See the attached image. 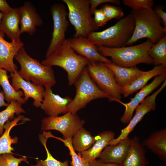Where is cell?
<instances>
[{"label":"cell","mask_w":166,"mask_h":166,"mask_svg":"<svg viewBox=\"0 0 166 166\" xmlns=\"http://www.w3.org/2000/svg\"><path fill=\"white\" fill-rule=\"evenodd\" d=\"M154 44L148 39L142 43L128 47L109 48L97 46L98 52L105 57H111V61L114 64L122 67L131 68L140 63L153 64V61L148 52Z\"/></svg>","instance_id":"obj_3"},{"label":"cell","mask_w":166,"mask_h":166,"mask_svg":"<svg viewBox=\"0 0 166 166\" xmlns=\"http://www.w3.org/2000/svg\"><path fill=\"white\" fill-rule=\"evenodd\" d=\"M90 10L91 14L99 5L107 3H111L117 5H120V2L118 0H89Z\"/></svg>","instance_id":"obj_36"},{"label":"cell","mask_w":166,"mask_h":166,"mask_svg":"<svg viewBox=\"0 0 166 166\" xmlns=\"http://www.w3.org/2000/svg\"><path fill=\"white\" fill-rule=\"evenodd\" d=\"M3 16V14L0 11V25Z\"/></svg>","instance_id":"obj_41"},{"label":"cell","mask_w":166,"mask_h":166,"mask_svg":"<svg viewBox=\"0 0 166 166\" xmlns=\"http://www.w3.org/2000/svg\"><path fill=\"white\" fill-rule=\"evenodd\" d=\"M131 139L128 137L116 144L107 145L101 152L98 160L120 165L127 154Z\"/></svg>","instance_id":"obj_18"},{"label":"cell","mask_w":166,"mask_h":166,"mask_svg":"<svg viewBox=\"0 0 166 166\" xmlns=\"http://www.w3.org/2000/svg\"><path fill=\"white\" fill-rule=\"evenodd\" d=\"M135 26L131 12L115 25L100 32L93 31L87 37L93 44L109 48L124 47L131 38Z\"/></svg>","instance_id":"obj_1"},{"label":"cell","mask_w":166,"mask_h":166,"mask_svg":"<svg viewBox=\"0 0 166 166\" xmlns=\"http://www.w3.org/2000/svg\"><path fill=\"white\" fill-rule=\"evenodd\" d=\"M18 10L21 34L26 33L33 35L36 31L37 26H41L43 24L41 16L33 5L28 1L24 2Z\"/></svg>","instance_id":"obj_15"},{"label":"cell","mask_w":166,"mask_h":166,"mask_svg":"<svg viewBox=\"0 0 166 166\" xmlns=\"http://www.w3.org/2000/svg\"><path fill=\"white\" fill-rule=\"evenodd\" d=\"M68 9V16L74 26L75 33L73 37H87L97 29L91 16L89 0H63Z\"/></svg>","instance_id":"obj_7"},{"label":"cell","mask_w":166,"mask_h":166,"mask_svg":"<svg viewBox=\"0 0 166 166\" xmlns=\"http://www.w3.org/2000/svg\"><path fill=\"white\" fill-rule=\"evenodd\" d=\"M14 58L20 66L18 74L24 80L42 85L45 88H51L56 84L54 72L52 67L44 65L31 57L23 47L19 50Z\"/></svg>","instance_id":"obj_5"},{"label":"cell","mask_w":166,"mask_h":166,"mask_svg":"<svg viewBox=\"0 0 166 166\" xmlns=\"http://www.w3.org/2000/svg\"><path fill=\"white\" fill-rule=\"evenodd\" d=\"M143 146L157 155L160 159H166V129L152 133L144 142Z\"/></svg>","instance_id":"obj_24"},{"label":"cell","mask_w":166,"mask_h":166,"mask_svg":"<svg viewBox=\"0 0 166 166\" xmlns=\"http://www.w3.org/2000/svg\"><path fill=\"white\" fill-rule=\"evenodd\" d=\"M25 113L21 104L14 100H11L6 109L0 112V136L3 134L4 126L6 122L13 119L15 114L19 115Z\"/></svg>","instance_id":"obj_29"},{"label":"cell","mask_w":166,"mask_h":166,"mask_svg":"<svg viewBox=\"0 0 166 166\" xmlns=\"http://www.w3.org/2000/svg\"><path fill=\"white\" fill-rule=\"evenodd\" d=\"M165 80L161 86L151 95L145 98L136 108L135 113L132 117L128 125L121 130L120 134L116 138L111 140L109 145L116 144L128 137L129 134L148 112L155 110L156 108V99L157 95L165 87Z\"/></svg>","instance_id":"obj_11"},{"label":"cell","mask_w":166,"mask_h":166,"mask_svg":"<svg viewBox=\"0 0 166 166\" xmlns=\"http://www.w3.org/2000/svg\"><path fill=\"white\" fill-rule=\"evenodd\" d=\"M49 138H55L62 142L69 151V154L71 157L70 165L71 166H90L89 163L84 160L73 149L72 144V139H63L53 136L51 133L48 135Z\"/></svg>","instance_id":"obj_30"},{"label":"cell","mask_w":166,"mask_h":166,"mask_svg":"<svg viewBox=\"0 0 166 166\" xmlns=\"http://www.w3.org/2000/svg\"><path fill=\"white\" fill-rule=\"evenodd\" d=\"M72 100L68 96L62 97L54 94L51 88H46L40 107L49 117L58 116L69 111L68 105Z\"/></svg>","instance_id":"obj_14"},{"label":"cell","mask_w":166,"mask_h":166,"mask_svg":"<svg viewBox=\"0 0 166 166\" xmlns=\"http://www.w3.org/2000/svg\"><path fill=\"white\" fill-rule=\"evenodd\" d=\"M97 136H93L91 133L83 127L79 129L72 139V144L74 150L78 152L90 148L96 141Z\"/></svg>","instance_id":"obj_27"},{"label":"cell","mask_w":166,"mask_h":166,"mask_svg":"<svg viewBox=\"0 0 166 166\" xmlns=\"http://www.w3.org/2000/svg\"><path fill=\"white\" fill-rule=\"evenodd\" d=\"M74 85L76 94L68 105L69 111L72 113H76L94 99L109 98V95L101 90L92 80L86 67L83 70Z\"/></svg>","instance_id":"obj_6"},{"label":"cell","mask_w":166,"mask_h":166,"mask_svg":"<svg viewBox=\"0 0 166 166\" xmlns=\"http://www.w3.org/2000/svg\"><path fill=\"white\" fill-rule=\"evenodd\" d=\"M135 26L133 34L126 45L132 44L139 40L147 38L154 44L157 43L166 34V28L152 9L132 10Z\"/></svg>","instance_id":"obj_4"},{"label":"cell","mask_w":166,"mask_h":166,"mask_svg":"<svg viewBox=\"0 0 166 166\" xmlns=\"http://www.w3.org/2000/svg\"><path fill=\"white\" fill-rule=\"evenodd\" d=\"M145 150L139 138L135 136L131 139L126 156L121 166H147Z\"/></svg>","instance_id":"obj_22"},{"label":"cell","mask_w":166,"mask_h":166,"mask_svg":"<svg viewBox=\"0 0 166 166\" xmlns=\"http://www.w3.org/2000/svg\"><path fill=\"white\" fill-rule=\"evenodd\" d=\"M39 139L46 151L47 158L44 160H38L37 161V164L42 166H69V161L68 160L63 162H61L52 156L46 146V142L47 138L42 134L39 135Z\"/></svg>","instance_id":"obj_31"},{"label":"cell","mask_w":166,"mask_h":166,"mask_svg":"<svg viewBox=\"0 0 166 166\" xmlns=\"http://www.w3.org/2000/svg\"><path fill=\"white\" fill-rule=\"evenodd\" d=\"M4 34L0 30V69L10 73L14 72L18 70L14 58L19 50L24 45L22 42L7 41L4 38Z\"/></svg>","instance_id":"obj_16"},{"label":"cell","mask_w":166,"mask_h":166,"mask_svg":"<svg viewBox=\"0 0 166 166\" xmlns=\"http://www.w3.org/2000/svg\"><path fill=\"white\" fill-rule=\"evenodd\" d=\"M12 8L5 0H0V11L3 14L8 13L12 11Z\"/></svg>","instance_id":"obj_38"},{"label":"cell","mask_w":166,"mask_h":166,"mask_svg":"<svg viewBox=\"0 0 166 166\" xmlns=\"http://www.w3.org/2000/svg\"><path fill=\"white\" fill-rule=\"evenodd\" d=\"M123 3L132 8V10L152 9L154 5L153 0H123Z\"/></svg>","instance_id":"obj_33"},{"label":"cell","mask_w":166,"mask_h":166,"mask_svg":"<svg viewBox=\"0 0 166 166\" xmlns=\"http://www.w3.org/2000/svg\"><path fill=\"white\" fill-rule=\"evenodd\" d=\"M50 12L53 22V31L45 57L50 54L66 41L65 33L69 25L66 19L68 13L63 4H53L50 7Z\"/></svg>","instance_id":"obj_10"},{"label":"cell","mask_w":166,"mask_h":166,"mask_svg":"<svg viewBox=\"0 0 166 166\" xmlns=\"http://www.w3.org/2000/svg\"><path fill=\"white\" fill-rule=\"evenodd\" d=\"M5 97L3 92H0V108L2 107H7L8 105L5 101Z\"/></svg>","instance_id":"obj_40"},{"label":"cell","mask_w":166,"mask_h":166,"mask_svg":"<svg viewBox=\"0 0 166 166\" xmlns=\"http://www.w3.org/2000/svg\"><path fill=\"white\" fill-rule=\"evenodd\" d=\"M10 76L12 86L16 91L20 89L22 90L25 101L26 102L31 98L34 100L33 105L36 108L40 107L45 90L43 86L24 80L19 76L18 71L10 73Z\"/></svg>","instance_id":"obj_13"},{"label":"cell","mask_w":166,"mask_h":166,"mask_svg":"<svg viewBox=\"0 0 166 166\" xmlns=\"http://www.w3.org/2000/svg\"><path fill=\"white\" fill-rule=\"evenodd\" d=\"M93 14L94 15L93 18L94 25L98 29L99 27L105 25L109 21L101 9H96L94 11Z\"/></svg>","instance_id":"obj_35"},{"label":"cell","mask_w":166,"mask_h":166,"mask_svg":"<svg viewBox=\"0 0 166 166\" xmlns=\"http://www.w3.org/2000/svg\"><path fill=\"white\" fill-rule=\"evenodd\" d=\"M100 9L109 21L114 18L121 19L124 16L123 10L119 7L105 4Z\"/></svg>","instance_id":"obj_32"},{"label":"cell","mask_w":166,"mask_h":166,"mask_svg":"<svg viewBox=\"0 0 166 166\" xmlns=\"http://www.w3.org/2000/svg\"><path fill=\"white\" fill-rule=\"evenodd\" d=\"M22 161L27 162L26 157L17 158L12 154H4L0 156V166H18Z\"/></svg>","instance_id":"obj_34"},{"label":"cell","mask_w":166,"mask_h":166,"mask_svg":"<svg viewBox=\"0 0 166 166\" xmlns=\"http://www.w3.org/2000/svg\"><path fill=\"white\" fill-rule=\"evenodd\" d=\"M164 7L162 5L156 6L153 9V10L159 18L161 20L162 23L166 28V13L163 10Z\"/></svg>","instance_id":"obj_37"},{"label":"cell","mask_w":166,"mask_h":166,"mask_svg":"<svg viewBox=\"0 0 166 166\" xmlns=\"http://www.w3.org/2000/svg\"><path fill=\"white\" fill-rule=\"evenodd\" d=\"M96 136V141L90 148L78 153L84 160L89 163L98 158L109 142L115 138V134L112 131L107 130Z\"/></svg>","instance_id":"obj_21"},{"label":"cell","mask_w":166,"mask_h":166,"mask_svg":"<svg viewBox=\"0 0 166 166\" xmlns=\"http://www.w3.org/2000/svg\"><path fill=\"white\" fill-rule=\"evenodd\" d=\"M0 30L9 38L17 42H21V34L19 27V17L18 8H13L11 11L4 14L1 21Z\"/></svg>","instance_id":"obj_19"},{"label":"cell","mask_w":166,"mask_h":166,"mask_svg":"<svg viewBox=\"0 0 166 166\" xmlns=\"http://www.w3.org/2000/svg\"><path fill=\"white\" fill-rule=\"evenodd\" d=\"M148 54L155 66L161 65L166 68V34L149 49Z\"/></svg>","instance_id":"obj_28"},{"label":"cell","mask_w":166,"mask_h":166,"mask_svg":"<svg viewBox=\"0 0 166 166\" xmlns=\"http://www.w3.org/2000/svg\"><path fill=\"white\" fill-rule=\"evenodd\" d=\"M90 166H121L113 163L102 162L98 160H95L89 163Z\"/></svg>","instance_id":"obj_39"},{"label":"cell","mask_w":166,"mask_h":166,"mask_svg":"<svg viewBox=\"0 0 166 166\" xmlns=\"http://www.w3.org/2000/svg\"><path fill=\"white\" fill-rule=\"evenodd\" d=\"M105 64L112 71L117 84L121 88L125 87L143 71L136 66L124 67L117 65L112 62Z\"/></svg>","instance_id":"obj_25"},{"label":"cell","mask_w":166,"mask_h":166,"mask_svg":"<svg viewBox=\"0 0 166 166\" xmlns=\"http://www.w3.org/2000/svg\"><path fill=\"white\" fill-rule=\"evenodd\" d=\"M31 166H42L40 165L39 164H37L36 165H31Z\"/></svg>","instance_id":"obj_42"},{"label":"cell","mask_w":166,"mask_h":166,"mask_svg":"<svg viewBox=\"0 0 166 166\" xmlns=\"http://www.w3.org/2000/svg\"><path fill=\"white\" fill-rule=\"evenodd\" d=\"M166 72L155 77L149 84L146 85L131 98L130 102L124 103L121 101L119 103L125 108L124 113L121 118V122L125 124H128L132 117L133 112L136 107L145 99V98L156 89L166 80Z\"/></svg>","instance_id":"obj_12"},{"label":"cell","mask_w":166,"mask_h":166,"mask_svg":"<svg viewBox=\"0 0 166 166\" xmlns=\"http://www.w3.org/2000/svg\"><path fill=\"white\" fill-rule=\"evenodd\" d=\"M68 40L72 49L78 54L87 59L90 62L99 61L104 63L112 62L111 60L101 55L98 51L97 46L87 37H73Z\"/></svg>","instance_id":"obj_17"},{"label":"cell","mask_w":166,"mask_h":166,"mask_svg":"<svg viewBox=\"0 0 166 166\" xmlns=\"http://www.w3.org/2000/svg\"><path fill=\"white\" fill-rule=\"evenodd\" d=\"M86 68L89 76L98 87L109 95V101L119 102L121 101V88L117 84L112 71L104 63L89 61Z\"/></svg>","instance_id":"obj_8"},{"label":"cell","mask_w":166,"mask_h":166,"mask_svg":"<svg viewBox=\"0 0 166 166\" xmlns=\"http://www.w3.org/2000/svg\"><path fill=\"white\" fill-rule=\"evenodd\" d=\"M165 72L166 68L161 65L155 66L152 69L143 72L124 87L121 88V94L127 97L141 89L152 78Z\"/></svg>","instance_id":"obj_20"},{"label":"cell","mask_w":166,"mask_h":166,"mask_svg":"<svg viewBox=\"0 0 166 166\" xmlns=\"http://www.w3.org/2000/svg\"><path fill=\"white\" fill-rule=\"evenodd\" d=\"M10 120L5 124L4 128L5 131L0 137V156L4 154H16L12 152L14 149L11 146V144L17 143L18 139L17 137L12 138L10 136V132L14 126L22 124L30 119L25 118L23 116L18 115L12 121Z\"/></svg>","instance_id":"obj_23"},{"label":"cell","mask_w":166,"mask_h":166,"mask_svg":"<svg viewBox=\"0 0 166 166\" xmlns=\"http://www.w3.org/2000/svg\"><path fill=\"white\" fill-rule=\"evenodd\" d=\"M85 121L77 113L69 111L61 116H51L42 121L41 130H55L62 133L64 139H72L76 132L83 127Z\"/></svg>","instance_id":"obj_9"},{"label":"cell","mask_w":166,"mask_h":166,"mask_svg":"<svg viewBox=\"0 0 166 166\" xmlns=\"http://www.w3.org/2000/svg\"><path fill=\"white\" fill-rule=\"evenodd\" d=\"M89 62V60L72 49L68 39H66L61 46L45 57L41 63L47 66H58L65 70L67 73L68 84L72 85Z\"/></svg>","instance_id":"obj_2"},{"label":"cell","mask_w":166,"mask_h":166,"mask_svg":"<svg viewBox=\"0 0 166 166\" xmlns=\"http://www.w3.org/2000/svg\"><path fill=\"white\" fill-rule=\"evenodd\" d=\"M9 78L7 71L0 69V85L3 90L7 103L9 104L11 100H14L22 104H25L26 102L22 97L24 96L23 91L15 90L10 84Z\"/></svg>","instance_id":"obj_26"}]
</instances>
